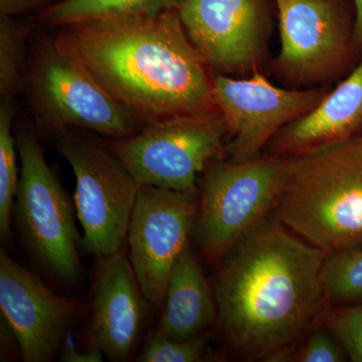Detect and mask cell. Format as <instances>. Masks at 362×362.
I'll list each match as a JSON object with an SVG mask.
<instances>
[{"label":"cell","instance_id":"cell-11","mask_svg":"<svg viewBox=\"0 0 362 362\" xmlns=\"http://www.w3.org/2000/svg\"><path fill=\"white\" fill-rule=\"evenodd\" d=\"M281 52L279 73L296 84L318 82L334 74L349 51L341 0H274Z\"/></svg>","mask_w":362,"mask_h":362},{"label":"cell","instance_id":"cell-17","mask_svg":"<svg viewBox=\"0 0 362 362\" xmlns=\"http://www.w3.org/2000/svg\"><path fill=\"white\" fill-rule=\"evenodd\" d=\"M185 0H59L40 11V20L54 26L151 16L180 9Z\"/></svg>","mask_w":362,"mask_h":362},{"label":"cell","instance_id":"cell-4","mask_svg":"<svg viewBox=\"0 0 362 362\" xmlns=\"http://www.w3.org/2000/svg\"><path fill=\"white\" fill-rule=\"evenodd\" d=\"M285 157L261 156L247 161L216 158L199 180L194 232L209 263H218L252 228L270 216L284 176Z\"/></svg>","mask_w":362,"mask_h":362},{"label":"cell","instance_id":"cell-14","mask_svg":"<svg viewBox=\"0 0 362 362\" xmlns=\"http://www.w3.org/2000/svg\"><path fill=\"white\" fill-rule=\"evenodd\" d=\"M145 301L123 249L99 257L89 322L90 346L112 361H127L141 333Z\"/></svg>","mask_w":362,"mask_h":362},{"label":"cell","instance_id":"cell-5","mask_svg":"<svg viewBox=\"0 0 362 362\" xmlns=\"http://www.w3.org/2000/svg\"><path fill=\"white\" fill-rule=\"evenodd\" d=\"M59 154L73 169L83 246L97 258L123 249L140 185L108 143L76 130L52 131Z\"/></svg>","mask_w":362,"mask_h":362},{"label":"cell","instance_id":"cell-22","mask_svg":"<svg viewBox=\"0 0 362 362\" xmlns=\"http://www.w3.org/2000/svg\"><path fill=\"white\" fill-rule=\"evenodd\" d=\"M209 339L206 333L185 340L170 339L154 333L147 340L141 362H197L206 361Z\"/></svg>","mask_w":362,"mask_h":362},{"label":"cell","instance_id":"cell-16","mask_svg":"<svg viewBox=\"0 0 362 362\" xmlns=\"http://www.w3.org/2000/svg\"><path fill=\"white\" fill-rule=\"evenodd\" d=\"M214 322L216 305L213 287L188 246L169 276L156 333L170 339L185 340L202 334Z\"/></svg>","mask_w":362,"mask_h":362},{"label":"cell","instance_id":"cell-20","mask_svg":"<svg viewBox=\"0 0 362 362\" xmlns=\"http://www.w3.org/2000/svg\"><path fill=\"white\" fill-rule=\"evenodd\" d=\"M324 283L330 305L362 302V247L327 255Z\"/></svg>","mask_w":362,"mask_h":362},{"label":"cell","instance_id":"cell-8","mask_svg":"<svg viewBox=\"0 0 362 362\" xmlns=\"http://www.w3.org/2000/svg\"><path fill=\"white\" fill-rule=\"evenodd\" d=\"M25 90L49 131L78 128L120 139L142 124L109 94L84 66L64 54L54 40H40L28 59Z\"/></svg>","mask_w":362,"mask_h":362},{"label":"cell","instance_id":"cell-6","mask_svg":"<svg viewBox=\"0 0 362 362\" xmlns=\"http://www.w3.org/2000/svg\"><path fill=\"white\" fill-rule=\"evenodd\" d=\"M14 136L21 163L14 211L21 235L47 273L62 284L76 286L82 264L73 204L47 163L32 126L18 123Z\"/></svg>","mask_w":362,"mask_h":362},{"label":"cell","instance_id":"cell-25","mask_svg":"<svg viewBox=\"0 0 362 362\" xmlns=\"http://www.w3.org/2000/svg\"><path fill=\"white\" fill-rule=\"evenodd\" d=\"M356 6V23L352 42L357 49H362V0H354Z\"/></svg>","mask_w":362,"mask_h":362},{"label":"cell","instance_id":"cell-10","mask_svg":"<svg viewBox=\"0 0 362 362\" xmlns=\"http://www.w3.org/2000/svg\"><path fill=\"white\" fill-rule=\"evenodd\" d=\"M327 92L283 89L257 70L244 78L214 76V99L228 128L226 157L247 161L263 156L279 131L312 110Z\"/></svg>","mask_w":362,"mask_h":362},{"label":"cell","instance_id":"cell-2","mask_svg":"<svg viewBox=\"0 0 362 362\" xmlns=\"http://www.w3.org/2000/svg\"><path fill=\"white\" fill-rule=\"evenodd\" d=\"M142 126L218 110L214 76L180 9L62 26L54 40Z\"/></svg>","mask_w":362,"mask_h":362},{"label":"cell","instance_id":"cell-13","mask_svg":"<svg viewBox=\"0 0 362 362\" xmlns=\"http://www.w3.org/2000/svg\"><path fill=\"white\" fill-rule=\"evenodd\" d=\"M180 14L209 68L221 75L256 71L263 52L265 0H185Z\"/></svg>","mask_w":362,"mask_h":362},{"label":"cell","instance_id":"cell-1","mask_svg":"<svg viewBox=\"0 0 362 362\" xmlns=\"http://www.w3.org/2000/svg\"><path fill=\"white\" fill-rule=\"evenodd\" d=\"M327 254L270 216L216 263V323L226 344L252 361H290L329 307Z\"/></svg>","mask_w":362,"mask_h":362},{"label":"cell","instance_id":"cell-7","mask_svg":"<svg viewBox=\"0 0 362 362\" xmlns=\"http://www.w3.org/2000/svg\"><path fill=\"white\" fill-rule=\"evenodd\" d=\"M228 128L220 110L173 117L108 142L135 180L199 197L207 164L226 154Z\"/></svg>","mask_w":362,"mask_h":362},{"label":"cell","instance_id":"cell-19","mask_svg":"<svg viewBox=\"0 0 362 362\" xmlns=\"http://www.w3.org/2000/svg\"><path fill=\"white\" fill-rule=\"evenodd\" d=\"M13 106L11 99L2 98L0 104V233L11 239V216L18 188L16 136H13Z\"/></svg>","mask_w":362,"mask_h":362},{"label":"cell","instance_id":"cell-18","mask_svg":"<svg viewBox=\"0 0 362 362\" xmlns=\"http://www.w3.org/2000/svg\"><path fill=\"white\" fill-rule=\"evenodd\" d=\"M32 25L1 14L0 21V93L13 99L25 90L28 59L26 42Z\"/></svg>","mask_w":362,"mask_h":362},{"label":"cell","instance_id":"cell-9","mask_svg":"<svg viewBox=\"0 0 362 362\" xmlns=\"http://www.w3.org/2000/svg\"><path fill=\"white\" fill-rule=\"evenodd\" d=\"M199 197L141 185L131 216L127 243L131 266L146 299L161 311L169 276L189 246Z\"/></svg>","mask_w":362,"mask_h":362},{"label":"cell","instance_id":"cell-23","mask_svg":"<svg viewBox=\"0 0 362 362\" xmlns=\"http://www.w3.org/2000/svg\"><path fill=\"white\" fill-rule=\"evenodd\" d=\"M346 357L349 356L341 343L318 322L300 343L290 361L342 362L346 361Z\"/></svg>","mask_w":362,"mask_h":362},{"label":"cell","instance_id":"cell-15","mask_svg":"<svg viewBox=\"0 0 362 362\" xmlns=\"http://www.w3.org/2000/svg\"><path fill=\"white\" fill-rule=\"evenodd\" d=\"M362 129V61L312 110L279 131L266 154L290 156L349 139Z\"/></svg>","mask_w":362,"mask_h":362},{"label":"cell","instance_id":"cell-21","mask_svg":"<svg viewBox=\"0 0 362 362\" xmlns=\"http://www.w3.org/2000/svg\"><path fill=\"white\" fill-rule=\"evenodd\" d=\"M337 338L350 361L362 362V303L328 307L319 321Z\"/></svg>","mask_w":362,"mask_h":362},{"label":"cell","instance_id":"cell-3","mask_svg":"<svg viewBox=\"0 0 362 362\" xmlns=\"http://www.w3.org/2000/svg\"><path fill=\"white\" fill-rule=\"evenodd\" d=\"M271 216L327 255L362 247V134L285 156Z\"/></svg>","mask_w":362,"mask_h":362},{"label":"cell","instance_id":"cell-24","mask_svg":"<svg viewBox=\"0 0 362 362\" xmlns=\"http://www.w3.org/2000/svg\"><path fill=\"white\" fill-rule=\"evenodd\" d=\"M103 352L96 347L90 346V349L81 350L74 343L69 341L63 342L59 351V359L64 362H100L103 361Z\"/></svg>","mask_w":362,"mask_h":362},{"label":"cell","instance_id":"cell-12","mask_svg":"<svg viewBox=\"0 0 362 362\" xmlns=\"http://www.w3.org/2000/svg\"><path fill=\"white\" fill-rule=\"evenodd\" d=\"M0 309L16 338L21 359L49 362L61 350L76 306L73 299L52 292L1 250Z\"/></svg>","mask_w":362,"mask_h":362}]
</instances>
